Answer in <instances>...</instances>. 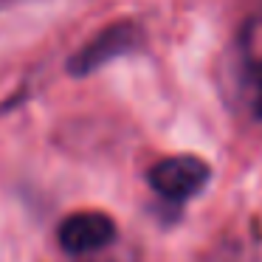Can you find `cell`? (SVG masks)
<instances>
[{
    "label": "cell",
    "mask_w": 262,
    "mask_h": 262,
    "mask_svg": "<svg viewBox=\"0 0 262 262\" xmlns=\"http://www.w3.org/2000/svg\"><path fill=\"white\" fill-rule=\"evenodd\" d=\"M147 181L164 200L183 203L206 189L211 181V166L198 155H169L147 172Z\"/></svg>",
    "instance_id": "obj_1"
},
{
    "label": "cell",
    "mask_w": 262,
    "mask_h": 262,
    "mask_svg": "<svg viewBox=\"0 0 262 262\" xmlns=\"http://www.w3.org/2000/svg\"><path fill=\"white\" fill-rule=\"evenodd\" d=\"M144 46V34L136 23H113L96 34L88 46H82L76 51V57L68 62L71 74L74 76H88L96 68L113 62L116 57H124V54H133L136 48Z\"/></svg>",
    "instance_id": "obj_2"
},
{
    "label": "cell",
    "mask_w": 262,
    "mask_h": 262,
    "mask_svg": "<svg viewBox=\"0 0 262 262\" xmlns=\"http://www.w3.org/2000/svg\"><path fill=\"white\" fill-rule=\"evenodd\" d=\"M116 239V223L104 211H76L59 226V245L65 254L82 256L110 245Z\"/></svg>",
    "instance_id": "obj_3"
},
{
    "label": "cell",
    "mask_w": 262,
    "mask_h": 262,
    "mask_svg": "<svg viewBox=\"0 0 262 262\" xmlns=\"http://www.w3.org/2000/svg\"><path fill=\"white\" fill-rule=\"evenodd\" d=\"M237 91L248 113L262 121V20H254L239 37V68Z\"/></svg>",
    "instance_id": "obj_4"
},
{
    "label": "cell",
    "mask_w": 262,
    "mask_h": 262,
    "mask_svg": "<svg viewBox=\"0 0 262 262\" xmlns=\"http://www.w3.org/2000/svg\"><path fill=\"white\" fill-rule=\"evenodd\" d=\"M198 262H259V239H256V231L231 228Z\"/></svg>",
    "instance_id": "obj_5"
},
{
    "label": "cell",
    "mask_w": 262,
    "mask_h": 262,
    "mask_svg": "<svg viewBox=\"0 0 262 262\" xmlns=\"http://www.w3.org/2000/svg\"><path fill=\"white\" fill-rule=\"evenodd\" d=\"M76 262H141L138 251L133 245H124L119 239H113L110 245L99 251H91V254H82V256H74Z\"/></svg>",
    "instance_id": "obj_6"
},
{
    "label": "cell",
    "mask_w": 262,
    "mask_h": 262,
    "mask_svg": "<svg viewBox=\"0 0 262 262\" xmlns=\"http://www.w3.org/2000/svg\"><path fill=\"white\" fill-rule=\"evenodd\" d=\"M3 3H6V0H0V6H3Z\"/></svg>",
    "instance_id": "obj_7"
}]
</instances>
